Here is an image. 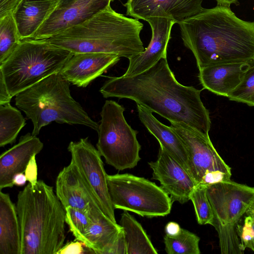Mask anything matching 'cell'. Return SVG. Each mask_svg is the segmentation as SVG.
Wrapping results in <instances>:
<instances>
[{
    "label": "cell",
    "instance_id": "6da1fadb",
    "mask_svg": "<svg viewBox=\"0 0 254 254\" xmlns=\"http://www.w3.org/2000/svg\"><path fill=\"white\" fill-rule=\"evenodd\" d=\"M201 92L180 83L166 58L137 74L111 77L100 89L104 98L132 100L170 123H183L208 134L211 121L201 100Z\"/></svg>",
    "mask_w": 254,
    "mask_h": 254
},
{
    "label": "cell",
    "instance_id": "44dd1931",
    "mask_svg": "<svg viewBox=\"0 0 254 254\" xmlns=\"http://www.w3.org/2000/svg\"><path fill=\"white\" fill-rule=\"evenodd\" d=\"M137 109L140 121L149 132L157 139L160 146L190 175L188 155L178 135L170 127H168L159 121L149 110L139 105H137Z\"/></svg>",
    "mask_w": 254,
    "mask_h": 254
},
{
    "label": "cell",
    "instance_id": "d6986e66",
    "mask_svg": "<svg viewBox=\"0 0 254 254\" xmlns=\"http://www.w3.org/2000/svg\"><path fill=\"white\" fill-rule=\"evenodd\" d=\"M79 241L96 254H126L122 227L108 217L93 222Z\"/></svg>",
    "mask_w": 254,
    "mask_h": 254
},
{
    "label": "cell",
    "instance_id": "f546056e",
    "mask_svg": "<svg viewBox=\"0 0 254 254\" xmlns=\"http://www.w3.org/2000/svg\"><path fill=\"white\" fill-rule=\"evenodd\" d=\"M236 231L242 251L249 248L254 252V202L239 220Z\"/></svg>",
    "mask_w": 254,
    "mask_h": 254
},
{
    "label": "cell",
    "instance_id": "9a60e30c",
    "mask_svg": "<svg viewBox=\"0 0 254 254\" xmlns=\"http://www.w3.org/2000/svg\"><path fill=\"white\" fill-rule=\"evenodd\" d=\"M203 0H127V15L146 21L152 17L171 18L177 23L203 10Z\"/></svg>",
    "mask_w": 254,
    "mask_h": 254
},
{
    "label": "cell",
    "instance_id": "4316f807",
    "mask_svg": "<svg viewBox=\"0 0 254 254\" xmlns=\"http://www.w3.org/2000/svg\"><path fill=\"white\" fill-rule=\"evenodd\" d=\"M165 250L168 254H200V238L195 234L183 228L174 236L164 237Z\"/></svg>",
    "mask_w": 254,
    "mask_h": 254
},
{
    "label": "cell",
    "instance_id": "7c38bea8",
    "mask_svg": "<svg viewBox=\"0 0 254 254\" xmlns=\"http://www.w3.org/2000/svg\"><path fill=\"white\" fill-rule=\"evenodd\" d=\"M56 194L64 208L70 206L80 209L94 220L107 217L72 161L57 177Z\"/></svg>",
    "mask_w": 254,
    "mask_h": 254
},
{
    "label": "cell",
    "instance_id": "d6a6232c",
    "mask_svg": "<svg viewBox=\"0 0 254 254\" xmlns=\"http://www.w3.org/2000/svg\"><path fill=\"white\" fill-rule=\"evenodd\" d=\"M36 156L34 155L32 157L24 172L27 181L33 186L35 185L38 182V167Z\"/></svg>",
    "mask_w": 254,
    "mask_h": 254
},
{
    "label": "cell",
    "instance_id": "7402d4cb",
    "mask_svg": "<svg viewBox=\"0 0 254 254\" xmlns=\"http://www.w3.org/2000/svg\"><path fill=\"white\" fill-rule=\"evenodd\" d=\"M59 0H22L13 13L21 40L32 39Z\"/></svg>",
    "mask_w": 254,
    "mask_h": 254
},
{
    "label": "cell",
    "instance_id": "836d02e7",
    "mask_svg": "<svg viewBox=\"0 0 254 254\" xmlns=\"http://www.w3.org/2000/svg\"><path fill=\"white\" fill-rule=\"evenodd\" d=\"M22 0H0V18L13 14Z\"/></svg>",
    "mask_w": 254,
    "mask_h": 254
},
{
    "label": "cell",
    "instance_id": "d590c367",
    "mask_svg": "<svg viewBox=\"0 0 254 254\" xmlns=\"http://www.w3.org/2000/svg\"><path fill=\"white\" fill-rule=\"evenodd\" d=\"M182 228L179 224L175 222H168L165 228V232L166 235L174 236L178 235L181 231Z\"/></svg>",
    "mask_w": 254,
    "mask_h": 254
},
{
    "label": "cell",
    "instance_id": "484cf974",
    "mask_svg": "<svg viewBox=\"0 0 254 254\" xmlns=\"http://www.w3.org/2000/svg\"><path fill=\"white\" fill-rule=\"evenodd\" d=\"M21 41L13 14L0 18V65L13 53Z\"/></svg>",
    "mask_w": 254,
    "mask_h": 254
},
{
    "label": "cell",
    "instance_id": "e575fe53",
    "mask_svg": "<svg viewBox=\"0 0 254 254\" xmlns=\"http://www.w3.org/2000/svg\"><path fill=\"white\" fill-rule=\"evenodd\" d=\"M11 98L3 77L0 74V105L10 103Z\"/></svg>",
    "mask_w": 254,
    "mask_h": 254
},
{
    "label": "cell",
    "instance_id": "4dcf8cb0",
    "mask_svg": "<svg viewBox=\"0 0 254 254\" xmlns=\"http://www.w3.org/2000/svg\"><path fill=\"white\" fill-rule=\"evenodd\" d=\"M65 209V222L75 239L79 240L90 224L95 220L80 209L70 206Z\"/></svg>",
    "mask_w": 254,
    "mask_h": 254
},
{
    "label": "cell",
    "instance_id": "e0dca14e",
    "mask_svg": "<svg viewBox=\"0 0 254 254\" xmlns=\"http://www.w3.org/2000/svg\"><path fill=\"white\" fill-rule=\"evenodd\" d=\"M120 58L119 56L112 54H74L59 73L70 83L77 87H85L117 64Z\"/></svg>",
    "mask_w": 254,
    "mask_h": 254
},
{
    "label": "cell",
    "instance_id": "74e56055",
    "mask_svg": "<svg viewBox=\"0 0 254 254\" xmlns=\"http://www.w3.org/2000/svg\"><path fill=\"white\" fill-rule=\"evenodd\" d=\"M217 4L230 6L232 4H239V0H215Z\"/></svg>",
    "mask_w": 254,
    "mask_h": 254
},
{
    "label": "cell",
    "instance_id": "f1b7e54d",
    "mask_svg": "<svg viewBox=\"0 0 254 254\" xmlns=\"http://www.w3.org/2000/svg\"><path fill=\"white\" fill-rule=\"evenodd\" d=\"M227 97L231 101L254 107V63L247 69L240 83Z\"/></svg>",
    "mask_w": 254,
    "mask_h": 254
},
{
    "label": "cell",
    "instance_id": "30bf717a",
    "mask_svg": "<svg viewBox=\"0 0 254 254\" xmlns=\"http://www.w3.org/2000/svg\"><path fill=\"white\" fill-rule=\"evenodd\" d=\"M186 149L190 175L197 184L208 186L231 180V168L214 147L209 135L183 123L171 122Z\"/></svg>",
    "mask_w": 254,
    "mask_h": 254
},
{
    "label": "cell",
    "instance_id": "cb8c5ba5",
    "mask_svg": "<svg viewBox=\"0 0 254 254\" xmlns=\"http://www.w3.org/2000/svg\"><path fill=\"white\" fill-rule=\"evenodd\" d=\"M122 227L126 254H157L141 225L125 210L121 214L119 221Z\"/></svg>",
    "mask_w": 254,
    "mask_h": 254
},
{
    "label": "cell",
    "instance_id": "603a6c76",
    "mask_svg": "<svg viewBox=\"0 0 254 254\" xmlns=\"http://www.w3.org/2000/svg\"><path fill=\"white\" fill-rule=\"evenodd\" d=\"M21 240L16 206L9 194L0 192V254H21Z\"/></svg>",
    "mask_w": 254,
    "mask_h": 254
},
{
    "label": "cell",
    "instance_id": "5bb4252c",
    "mask_svg": "<svg viewBox=\"0 0 254 254\" xmlns=\"http://www.w3.org/2000/svg\"><path fill=\"white\" fill-rule=\"evenodd\" d=\"M113 0H76L64 7L56 8L32 39H48L79 25L111 4Z\"/></svg>",
    "mask_w": 254,
    "mask_h": 254
},
{
    "label": "cell",
    "instance_id": "ffe728a7",
    "mask_svg": "<svg viewBox=\"0 0 254 254\" xmlns=\"http://www.w3.org/2000/svg\"><path fill=\"white\" fill-rule=\"evenodd\" d=\"M253 64L234 63L205 66L199 69V80L204 89L227 97Z\"/></svg>",
    "mask_w": 254,
    "mask_h": 254
},
{
    "label": "cell",
    "instance_id": "d4e9b609",
    "mask_svg": "<svg viewBox=\"0 0 254 254\" xmlns=\"http://www.w3.org/2000/svg\"><path fill=\"white\" fill-rule=\"evenodd\" d=\"M25 125L21 113L10 103L0 105V147L14 143Z\"/></svg>",
    "mask_w": 254,
    "mask_h": 254
},
{
    "label": "cell",
    "instance_id": "3957f363",
    "mask_svg": "<svg viewBox=\"0 0 254 254\" xmlns=\"http://www.w3.org/2000/svg\"><path fill=\"white\" fill-rule=\"evenodd\" d=\"M138 19L116 12L109 5L85 22L51 38L50 44L73 54L98 53L129 59L144 50Z\"/></svg>",
    "mask_w": 254,
    "mask_h": 254
},
{
    "label": "cell",
    "instance_id": "8992f818",
    "mask_svg": "<svg viewBox=\"0 0 254 254\" xmlns=\"http://www.w3.org/2000/svg\"><path fill=\"white\" fill-rule=\"evenodd\" d=\"M73 55L45 39L22 40L0 65V74L12 98L44 78L59 73Z\"/></svg>",
    "mask_w": 254,
    "mask_h": 254
},
{
    "label": "cell",
    "instance_id": "2e32d148",
    "mask_svg": "<svg viewBox=\"0 0 254 254\" xmlns=\"http://www.w3.org/2000/svg\"><path fill=\"white\" fill-rule=\"evenodd\" d=\"M146 21L149 24L152 31L150 42L143 52L128 59L129 64L123 75L124 76L142 72L161 59L166 58L171 30L176 22L163 17H152Z\"/></svg>",
    "mask_w": 254,
    "mask_h": 254
},
{
    "label": "cell",
    "instance_id": "5b68a950",
    "mask_svg": "<svg viewBox=\"0 0 254 254\" xmlns=\"http://www.w3.org/2000/svg\"><path fill=\"white\" fill-rule=\"evenodd\" d=\"M70 84L59 73L54 74L15 96V105L32 122L33 135L53 122L83 125L98 132L99 125L72 98Z\"/></svg>",
    "mask_w": 254,
    "mask_h": 254
},
{
    "label": "cell",
    "instance_id": "4fadbf2b",
    "mask_svg": "<svg viewBox=\"0 0 254 254\" xmlns=\"http://www.w3.org/2000/svg\"><path fill=\"white\" fill-rule=\"evenodd\" d=\"M148 164L153 171L152 179L159 182L160 187L170 195L173 202L184 204L190 200L196 183L162 147H160L157 160Z\"/></svg>",
    "mask_w": 254,
    "mask_h": 254
},
{
    "label": "cell",
    "instance_id": "f35d334b",
    "mask_svg": "<svg viewBox=\"0 0 254 254\" xmlns=\"http://www.w3.org/2000/svg\"><path fill=\"white\" fill-rule=\"evenodd\" d=\"M76 0H59V2L56 8L64 7Z\"/></svg>",
    "mask_w": 254,
    "mask_h": 254
},
{
    "label": "cell",
    "instance_id": "8d00e7d4",
    "mask_svg": "<svg viewBox=\"0 0 254 254\" xmlns=\"http://www.w3.org/2000/svg\"><path fill=\"white\" fill-rule=\"evenodd\" d=\"M27 179L24 173L16 174L13 178L14 185L17 187H22L25 185Z\"/></svg>",
    "mask_w": 254,
    "mask_h": 254
},
{
    "label": "cell",
    "instance_id": "1f68e13d",
    "mask_svg": "<svg viewBox=\"0 0 254 254\" xmlns=\"http://www.w3.org/2000/svg\"><path fill=\"white\" fill-rule=\"evenodd\" d=\"M95 254L94 252L87 247L85 244L76 240L64 245L57 254Z\"/></svg>",
    "mask_w": 254,
    "mask_h": 254
},
{
    "label": "cell",
    "instance_id": "83f0119b",
    "mask_svg": "<svg viewBox=\"0 0 254 254\" xmlns=\"http://www.w3.org/2000/svg\"><path fill=\"white\" fill-rule=\"evenodd\" d=\"M207 186L197 184L190 195L195 212L197 222L200 225H211L213 215L208 199L206 190Z\"/></svg>",
    "mask_w": 254,
    "mask_h": 254
},
{
    "label": "cell",
    "instance_id": "ac0fdd59",
    "mask_svg": "<svg viewBox=\"0 0 254 254\" xmlns=\"http://www.w3.org/2000/svg\"><path fill=\"white\" fill-rule=\"evenodd\" d=\"M43 147V143L38 137L28 132L21 136L17 144L1 154L0 190L14 186L13 177L17 173H24L32 157L39 154Z\"/></svg>",
    "mask_w": 254,
    "mask_h": 254
},
{
    "label": "cell",
    "instance_id": "277c9868",
    "mask_svg": "<svg viewBox=\"0 0 254 254\" xmlns=\"http://www.w3.org/2000/svg\"><path fill=\"white\" fill-rule=\"evenodd\" d=\"M15 206L21 254H57L64 245L66 212L53 187L42 180L34 186L28 183Z\"/></svg>",
    "mask_w": 254,
    "mask_h": 254
},
{
    "label": "cell",
    "instance_id": "ba28073f",
    "mask_svg": "<svg viewBox=\"0 0 254 254\" xmlns=\"http://www.w3.org/2000/svg\"><path fill=\"white\" fill-rule=\"evenodd\" d=\"M125 110L115 101H106L97 132V150L107 164L119 171L133 168L140 160L137 131L127 122Z\"/></svg>",
    "mask_w": 254,
    "mask_h": 254
},
{
    "label": "cell",
    "instance_id": "9c48e42d",
    "mask_svg": "<svg viewBox=\"0 0 254 254\" xmlns=\"http://www.w3.org/2000/svg\"><path fill=\"white\" fill-rule=\"evenodd\" d=\"M110 199L114 209L149 218L165 216L173 201L160 187L149 180L128 173L107 175Z\"/></svg>",
    "mask_w": 254,
    "mask_h": 254
},
{
    "label": "cell",
    "instance_id": "7a4b0ae2",
    "mask_svg": "<svg viewBox=\"0 0 254 254\" xmlns=\"http://www.w3.org/2000/svg\"><path fill=\"white\" fill-rule=\"evenodd\" d=\"M178 24L184 45L193 53L199 69L254 63V22L240 19L230 6L203 8Z\"/></svg>",
    "mask_w": 254,
    "mask_h": 254
},
{
    "label": "cell",
    "instance_id": "52a82bcc",
    "mask_svg": "<svg viewBox=\"0 0 254 254\" xmlns=\"http://www.w3.org/2000/svg\"><path fill=\"white\" fill-rule=\"evenodd\" d=\"M207 195L213 212L211 223L216 230L222 254H242L236 227L254 202V187L231 180L207 186Z\"/></svg>",
    "mask_w": 254,
    "mask_h": 254
},
{
    "label": "cell",
    "instance_id": "8fae6325",
    "mask_svg": "<svg viewBox=\"0 0 254 254\" xmlns=\"http://www.w3.org/2000/svg\"><path fill=\"white\" fill-rule=\"evenodd\" d=\"M67 150L71 154V161L96 198L103 213L117 222L108 190V174L97 149L87 137L78 141L70 142Z\"/></svg>",
    "mask_w": 254,
    "mask_h": 254
}]
</instances>
